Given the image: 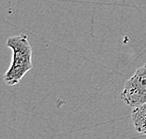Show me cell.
I'll list each match as a JSON object with an SVG mask.
<instances>
[{
    "label": "cell",
    "mask_w": 146,
    "mask_h": 139,
    "mask_svg": "<svg viewBox=\"0 0 146 139\" xmlns=\"http://www.w3.org/2000/svg\"><path fill=\"white\" fill-rule=\"evenodd\" d=\"M7 46L12 51V62L5 74V81L9 85H16L33 67L32 47L28 36L24 34L9 38Z\"/></svg>",
    "instance_id": "obj_1"
},
{
    "label": "cell",
    "mask_w": 146,
    "mask_h": 139,
    "mask_svg": "<svg viewBox=\"0 0 146 139\" xmlns=\"http://www.w3.org/2000/svg\"><path fill=\"white\" fill-rule=\"evenodd\" d=\"M121 98L133 108L146 103V64L139 68L125 82Z\"/></svg>",
    "instance_id": "obj_2"
},
{
    "label": "cell",
    "mask_w": 146,
    "mask_h": 139,
    "mask_svg": "<svg viewBox=\"0 0 146 139\" xmlns=\"http://www.w3.org/2000/svg\"><path fill=\"white\" fill-rule=\"evenodd\" d=\"M131 119L135 130L140 134H146V103L133 108Z\"/></svg>",
    "instance_id": "obj_3"
}]
</instances>
